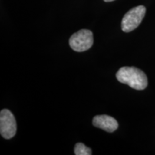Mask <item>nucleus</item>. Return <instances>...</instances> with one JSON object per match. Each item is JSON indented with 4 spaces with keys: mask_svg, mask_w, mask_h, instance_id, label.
<instances>
[{
    "mask_svg": "<svg viewBox=\"0 0 155 155\" xmlns=\"http://www.w3.org/2000/svg\"><path fill=\"white\" fill-rule=\"evenodd\" d=\"M94 44V35L88 30H81L75 32L70 38L69 45L71 48L76 52L86 51L92 47Z\"/></svg>",
    "mask_w": 155,
    "mask_h": 155,
    "instance_id": "obj_3",
    "label": "nucleus"
},
{
    "mask_svg": "<svg viewBox=\"0 0 155 155\" xmlns=\"http://www.w3.org/2000/svg\"><path fill=\"white\" fill-rule=\"evenodd\" d=\"M93 125L109 133L114 132L119 127L117 121L108 115L96 116L93 119Z\"/></svg>",
    "mask_w": 155,
    "mask_h": 155,
    "instance_id": "obj_5",
    "label": "nucleus"
},
{
    "mask_svg": "<svg viewBox=\"0 0 155 155\" xmlns=\"http://www.w3.org/2000/svg\"><path fill=\"white\" fill-rule=\"evenodd\" d=\"M75 155H91L92 151L83 143H77L74 148Z\"/></svg>",
    "mask_w": 155,
    "mask_h": 155,
    "instance_id": "obj_6",
    "label": "nucleus"
},
{
    "mask_svg": "<svg viewBox=\"0 0 155 155\" xmlns=\"http://www.w3.org/2000/svg\"><path fill=\"white\" fill-rule=\"evenodd\" d=\"M116 75L120 83L127 84L136 90H144L148 85L146 74L135 67H122Z\"/></svg>",
    "mask_w": 155,
    "mask_h": 155,
    "instance_id": "obj_1",
    "label": "nucleus"
},
{
    "mask_svg": "<svg viewBox=\"0 0 155 155\" xmlns=\"http://www.w3.org/2000/svg\"><path fill=\"white\" fill-rule=\"evenodd\" d=\"M17 131V123L14 115L8 109H3L0 113V133L6 139L15 137Z\"/></svg>",
    "mask_w": 155,
    "mask_h": 155,
    "instance_id": "obj_4",
    "label": "nucleus"
},
{
    "mask_svg": "<svg viewBox=\"0 0 155 155\" xmlns=\"http://www.w3.org/2000/svg\"><path fill=\"white\" fill-rule=\"evenodd\" d=\"M145 14L146 7L144 6H137L130 9L122 19V30L125 32H129L135 30L141 24Z\"/></svg>",
    "mask_w": 155,
    "mask_h": 155,
    "instance_id": "obj_2",
    "label": "nucleus"
},
{
    "mask_svg": "<svg viewBox=\"0 0 155 155\" xmlns=\"http://www.w3.org/2000/svg\"><path fill=\"white\" fill-rule=\"evenodd\" d=\"M104 2H113L114 0H104Z\"/></svg>",
    "mask_w": 155,
    "mask_h": 155,
    "instance_id": "obj_7",
    "label": "nucleus"
}]
</instances>
